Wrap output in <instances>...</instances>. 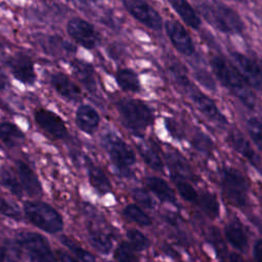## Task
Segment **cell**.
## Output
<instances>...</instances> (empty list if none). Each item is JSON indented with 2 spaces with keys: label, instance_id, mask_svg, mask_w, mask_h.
I'll return each instance as SVG.
<instances>
[{
  "label": "cell",
  "instance_id": "obj_45",
  "mask_svg": "<svg viewBox=\"0 0 262 262\" xmlns=\"http://www.w3.org/2000/svg\"><path fill=\"white\" fill-rule=\"evenodd\" d=\"M229 260H230V262H242L241 257H239L237 254H235V253L230 254V256H229Z\"/></svg>",
  "mask_w": 262,
  "mask_h": 262
},
{
  "label": "cell",
  "instance_id": "obj_18",
  "mask_svg": "<svg viewBox=\"0 0 262 262\" xmlns=\"http://www.w3.org/2000/svg\"><path fill=\"white\" fill-rule=\"evenodd\" d=\"M75 121L82 132L92 135L98 129L100 117L93 106L89 104H81L76 111Z\"/></svg>",
  "mask_w": 262,
  "mask_h": 262
},
{
  "label": "cell",
  "instance_id": "obj_38",
  "mask_svg": "<svg viewBox=\"0 0 262 262\" xmlns=\"http://www.w3.org/2000/svg\"><path fill=\"white\" fill-rule=\"evenodd\" d=\"M131 193H132L133 199L138 204H140L141 206H143L145 208H148V209L154 207L152 199H151V196L149 195V193L146 189H144L142 187H134L131 190Z\"/></svg>",
  "mask_w": 262,
  "mask_h": 262
},
{
  "label": "cell",
  "instance_id": "obj_25",
  "mask_svg": "<svg viewBox=\"0 0 262 262\" xmlns=\"http://www.w3.org/2000/svg\"><path fill=\"white\" fill-rule=\"evenodd\" d=\"M0 140L9 148L18 146L25 140L24 132L13 123L0 122Z\"/></svg>",
  "mask_w": 262,
  "mask_h": 262
},
{
  "label": "cell",
  "instance_id": "obj_1",
  "mask_svg": "<svg viewBox=\"0 0 262 262\" xmlns=\"http://www.w3.org/2000/svg\"><path fill=\"white\" fill-rule=\"evenodd\" d=\"M210 66L218 81L230 91L247 108L254 111L257 99L255 93L247 84L235 66L221 55H213L210 58Z\"/></svg>",
  "mask_w": 262,
  "mask_h": 262
},
{
  "label": "cell",
  "instance_id": "obj_43",
  "mask_svg": "<svg viewBox=\"0 0 262 262\" xmlns=\"http://www.w3.org/2000/svg\"><path fill=\"white\" fill-rule=\"evenodd\" d=\"M56 255H57L60 262H79L78 260H76L75 258L70 256L68 253H66L63 251H60V250H58L56 252Z\"/></svg>",
  "mask_w": 262,
  "mask_h": 262
},
{
  "label": "cell",
  "instance_id": "obj_32",
  "mask_svg": "<svg viewBox=\"0 0 262 262\" xmlns=\"http://www.w3.org/2000/svg\"><path fill=\"white\" fill-rule=\"evenodd\" d=\"M167 162L169 163L170 168H171V175L180 176L185 179L190 177V174H191L190 168L186 164L184 159L181 157V155L179 156V155L173 154V152L169 154L167 156Z\"/></svg>",
  "mask_w": 262,
  "mask_h": 262
},
{
  "label": "cell",
  "instance_id": "obj_5",
  "mask_svg": "<svg viewBox=\"0 0 262 262\" xmlns=\"http://www.w3.org/2000/svg\"><path fill=\"white\" fill-rule=\"evenodd\" d=\"M24 212L27 219L43 231L56 233L63 228L62 217L47 203L27 201L24 204Z\"/></svg>",
  "mask_w": 262,
  "mask_h": 262
},
{
  "label": "cell",
  "instance_id": "obj_13",
  "mask_svg": "<svg viewBox=\"0 0 262 262\" xmlns=\"http://www.w3.org/2000/svg\"><path fill=\"white\" fill-rule=\"evenodd\" d=\"M6 64L10 69L13 77L25 85H34L37 79L34 62L32 58L21 52L8 57Z\"/></svg>",
  "mask_w": 262,
  "mask_h": 262
},
{
  "label": "cell",
  "instance_id": "obj_24",
  "mask_svg": "<svg viewBox=\"0 0 262 262\" xmlns=\"http://www.w3.org/2000/svg\"><path fill=\"white\" fill-rule=\"evenodd\" d=\"M115 79L118 86L124 91L138 93L141 90L139 77L132 69H119L115 74Z\"/></svg>",
  "mask_w": 262,
  "mask_h": 262
},
{
  "label": "cell",
  "instance_id": "obj_28",
  "mask_svg": "<svg viewBox=\"0 0 262 262\" xmlns=\"http://www.w3.org/2000/svg\"><path fill=\"white\" fill-rule=\"evenodd\" d=\"M196 205L202 209V211L210 218H216L220 212L219 202L217 196L210 191H201L198 195Z\"/></svg>",
  "mask_w": 262,
  "mask_h": 262
},
{
  "label": "cell",
  "instance_id": "obj_20",
  "mask_svg": "<svg viewBox=\"0 0 262 262\" xmlns=\"http://www.w3.org/2000/svg\"><path fill=\"white\" fill-rule=\"evenodd\" d=\"M145 184L147 188L163 203H169L172 205L177 204L175 192L169 183L161 177L148 176L145 178Z\"/></svg>",
  "mask_w": 262,
  "mask_h": 262
},
{
  "label": "cell",
  "instance_id": "obj_37",
  "mask_svg": "<svg viewBox=\"0 0 262 262\" xmlns=\"http://www.w3.org/2000/svg\"><path fill=\"white\" fill-rule=\"evenodd\" d=\"M248 133L256 145V147L261 149V122L257 117H251L247 121Z\"/></svg>",
  "mask_w": 262,
  "mask_h": 262
},
{
  "label": "cell",
  "instance_id": "obj_4",
  "mask_svg": "<svg viewBox=\"0 0 262 262\" xmlns=\"http://www.w3.org/2000/svg\"><path fill=\"white\" fill-rule=\"evenodd\" d=\"M101 145L108 155L117 173L125 178L132 177L136 156L131 146L114 132H106L102 135Z\"/></svg>",
  "mask_w": 262,
  "mask_h": 262
},
{
  "label": "cell",
  "instance_id": "obj_27",
  "mask_svg": "<svg viewBox=\"0 0 262 262\" xmlns=\"http://www.w3.org/2000/svg\"><path fill=\"white\" fill-rule=\"evenodd\" d=\"M89 243L91 246L102 254H107L113 248L112 238L108 233L95 226L89 227Z\"/></svg>",
  "mask_w": 262,
  "mask_h": 262
},
{
  "label": "cell",
  "instance_id": "obj_47",
  "mask_svg": "<svg viewBox=\"0 0 262 262\" xmlns=\"http://www.w3.org/2000/svg\"><path fill=\"white\" fill-rule=\"evenodd\" d=\"M1 48H2V45H1V43H0V50H2Z\"/></svg>",
  "mask_w": 262,
  "mask_h": 262
},
{
  "label": "cell",
  "instance_id": "obj_22",
  "mask_svg": "<svg viewBox=\"0 0 262 262\" xmlns=\"http://www.w3.org/2000/svg\"><path fill=\"white\" fill-rule=\"evenodd\" d=\"M224 233L228 243L236 250L245 252L248 248V235L243 224L238 220L229 222L225 228Z\"/></svg>",
  "mask_w": 262,
  "mask_h": 262
},
{
  "label": "cell",
  "instance_id": "obj_46",
  "mask_svg": "<svg viewBox=\"0 0 262 262\" xmlns=\"http://www.w3.org/2000/svg\"><path fill=\"white\" fill-rule=\"evenodd\" d=\"M5 259V253H4V249L2 247H0V262H3Z\"/></svg>",
  "mask_w": 262,
  "mask_h": 262
},
{
  "label": "cell",
  "instance_id": "obj_9",
  "mask_svg": "<svg viewBox=\"0 0 262 262\" xmlns=\"http://www.w3.org/2000/svg\"><path fill=\"white\" fill-rule=\"evenodd\" d=\"M125 9L140 24L152 31L163 29V19L161 14L147 2L138 0L123 1Z\"/></svg>",
  "mask_w": 262,
  "mask_h": 262
},
{
  "label": "cell",
  "instance_id": "obj_16",
  "mask_svg": "<svg viewBox=\"0 0 262 262\" xmlns=\"http://www.w3.org/2000/svg\"><path fill=\"white\" fill-rule=\"evenodd\" d=\"M50 84L56 93L68 101L78 102L82 99L80 87L63 73H53L50 76Z\"/></svg>",
  "mask_w": 262,
  "mask_h": 262
},
{
  "label": "cell",
  "instance_id": "obj_2",
  "mask_svg": "<svg viewBox=\"0 0 262 262\" xmlns=\"http://www.w3.org/2000/svg\"><path fill=\"white\" fill-rule=\"evenodd\" d=\"M196 7L205 20L221 33L241 34L245 30L239 14L222 2L204 1L199 2Z\"/></svg>",
  "mask_w": 262,
  "mask_h": 262
},
{
  "label": "cell",
  "instance_id": "obj_6",
  "mask_svg": "<svg viewBox=\"0 0 262 262\" xmlns=\"http://www.w3.org/2000/svg\"><path fill=\"white\" fill-rule=\"evenodd\" d=\"M220 185L225 199L237 208H244L249 201V183L241 171L223 167L220 171Z\"/></svg>",
  "mask_w": 262,
  "mask_h": 262
},
{
  "label": "cell",
  "instance_id": "obj_44",
  "mask_svg": "<svg viewBox=\"0 0 262 262\" xmlns=\"http://www.w3.org/2000/svg\"><path fill=\"white\" fill-rule=\"evenodd\" d=\"M8 85V78L3 70L0 68V91H3Z\"/></svg>",
  "mask_w": 262,
  "mask_h": 262
},
{
  "label": "cell",
  "instance_id": "obj_40",
  "mask_svg": "<svg viewBox=\"0 0 262 262\" xmlns=\"http://www.w3.org/2000/svg\"><path fill=\"white\" fill-rule=\"evenodd\" d=\"M192 144H193L194 148H196L199 151L204 152V154L210 151L213 146L211 139L206 134H203V133H198L194 136V138L192 140Z\"/></svg>",
  "mask_w": 262,
  "mask_h": 262
},
{
  "label": "cell",
  "instance_id": "obj_11",
  "mask_svg": "<svg viewBox=\"0 0 262 262\" xmlns=\"http://www.w3.org/2000/svg\"><path fill=\"white\" fill-rule=\"evenodd\" d=\"M166 34L173 47L184 56H191L195 53L193 40L186 29L174 19H168L164 25Z\"/></svg>",
  "mask_w": 262,
  "mask_h": 262
},
{
  "label": "cell",
  "instance_id": "obj_26",
  "mask_svg": "<svg viewBox=\"0 0 262 262\" xmlns=\"http://www.w3.org/2000/svg\"><path fill=\"white\" fill-rule=\"evenodd\" d=\"M136 146L142 160L150 169L158 172H162L164 170V163L154 146L143 141L136 142Z\"/></svg>",
  "mask_w": 262,
  "mask_h": 262
},
{
  "label": "cell",
  "instance_id": "obj_31",
  "mask_svg": "<svg viewBox=\"0 0 262 262\" xmlns=\"http://www.w3.org/2000/svg\"><path fill=\"white\" fill-rule=\"evenodd\" d=\"M0 182L1 184L8 189L12 194L17 198L23 196V189L17 179V176L8 168H2L0 171Z\"/></svg>",
  "mask_w": 262,
  "mask_h": 262
},
{
  "label": "cell",
  "instance_id": "obj_23",
  "mask_svg": "<svg viewBox=\"0 0 262 262\" xmlns=\"http://www.w3.org/2000/svg\"><path fill=\"white\" fill-rule=\"evenodd\" d=\"M169 3L174 9V11L183 20V23H185V25H187L193 30L200 29L202 25L201 17L199 16L195 9L188 2L183 0H173V1H170Z\"/></svg>",
  "mask_w": 262,
  "mask_h": 262
},
{
  "label": "cell",
  "instance_id": "obj_36",
  "mask_svg": "<svg viewBox=\"0 0 262 262\" xmlns=\"http://www.w3.org/2000/svg\"><path fill=\"white\" fill-rule=\"evenodd\" d=\"M129 244L135 251H144L149 247V239L137 229H129L127 231Z\"/></svg>",
  "mask_w": 262,
  "mask_h": 262
},
{
  "label": "cell",
  "instance_id": "obj_29",
  "mask_svg": "<svg viewBox=\"0 0 262 262\" xmlns=\"http://www.w3.org/2000/svg\"><path fill=\"white\" fill-rule=\"evenodd\" d=\"M171 179L173 180L177 188V191L179 192L180 196L183 200L192 204H196L199 193L194 189V187L188 182L187 179L182 178L180 176H176V175H171Z\"/></svg>",
  "mask_w": 262,
  "mask_h": 262
},
{
  "label": "cell",
  "instance_id": "obj_41",
  "mask_svg": "<svg viewBox=\"0 0 262 262\" xmlns=\"http://www.w3.org/2000/svg\"><path fill=\"white\" fill-rule=\"evenodd\" d=\"M195 78L196 80L207 89L209 90H215V83L214 80L212 79V77L205 71V72H196L195 73Z\"/></svg>",
  "mask_w": 262,
  "mask_h": 262
},
{
  "label": "cell",
  "instance_id": "obj_34",
  "mask_svg": "<svg viewBox=\"0 0 262 262\" xmlns=\"http://www.w3.org/2000/svg\"><path fill=\"white\" fill-rule=\"evenodd\" d=\"M60 242L66 247H68L75 254V256L77 258H79L82 262H95V258L91 253H89L88 251L83 249L81 246H79L75 241L71 239L70 237H68L66 235H61Z\"/></svg>",
  "mask_w": 262,
  "mask_h": 262
},
{
  "label": "cell",
  "instance_id": "obj_7",
  "mask_svg": "<svg viewBox=\"0 0 262 262\" xmlns=\"http://www.w3.org/2000/svg\"><path fill=\"white\" fill-rule=\"evenodd\" d=\"M15 243L27 253L31 262H57L47 239L37 232H19Z\"/></svg>",
  "mask_w": 262,
  "mask_h": 262
},
{
  "label": "cell",
  "instance_id": "obj_42",
  "mask_svg": "<svg viewBox=\"0 0 262 262\" xmlns=\"http://www.w3.org/2000/svg\"><path fill=\"white\" fill-rule=\"evenodd\" d=\"M261 252H262V242L261 239H258L255 245H254V250H253V254H254V258L256 260V262H261Z\"/></svg>",
  "mask_w": 262,
  "mask_h": 262
},
{
  "label": "cell",
  "instance_id": "obj_35",
  "mask_svg": "<svg viewBox=\"0 0 262 262\" xmlns=\"http://www.w3.org/2000/svg\"><path fill=\"white\" fill-rule=\"evenodd\" d=\"M134 251L129 243L123 242L115 250L114 256L119 262H138V257Z\"/></svg>",
  "mask_w": 262,
  "mask_h": 262
},
{
  "label": "cell",
  "instance_id": "obj_14",
  "mask_svg": "<svg viewBox=\"0 0 262 262\" xmlns=\"http://www.w3.org/2000/svg\"><path fill=\"white\" fill-rule=\"evenodd\" d=\"M233 61L235 62V68L241 73L247 84L251 89L256 91L261 90V70L260 66L251 57L241 53L231 52Z\"/></svg>",
  "mask_w": 262,
  "mask_h": 262
},
{
  "label": "cell",
  "instance_id": "obj_12",
  "mask_svg": "<svg viewBox=\"0 0 262 262\" xmlns=\"http://www.w3.org/2000/svg\"><path fill=\"white\" fill-rule=\"evenodd\" d=\"M36 124L47 134L55 139H66L69 136V130L64 121L55 113L46 110L38 108L34 114Z\"/></svg>",
  "mask_w": 262,
  "mask_h": 262
},
{
  "label": "cell",
  "instance_id": "obj_10",
  "mask_svg": "<svg viewBox=\"0 0 262 262\" xmlns=\"http://www.w3.org/2000/svg\"><path fill=\"white\" fill-rule=\"evenodd\" d=\"M190 100L193 102L195 107L211 122L219 126H226L227 120L224 115L219 111L214 100L208 95L199 90L193 84L185 90Z\"/></svg>",
  "mask_w": 262,
  "mask_h": 262
},
{
  "label": "cell",
  "instance_id": "obj_21",
  "mask_svg": "<svg viewBox=\"0 0 262 262\" xmlns=\"http://www.w3.org/2000/svg\"><path fill=\"white\" fill-rule=\"evenodd\" d=\"M85 166L87 168V175H88V179L91 186L100 194H105L111 192L112 183L107 178V176L105 175V173L103 172V170L100 167L93 164L91 160L87 158H86Z\"/></svg>",
  "mask_w": 262,
  "mask_h": 262
},
{
  "label": "cell",
  "instance_id": "obj_15",
  "mask_svg": "<svg viewBox=\"0 0 262 262\" xmlns=\"http://www.w3.org/2000/svg\"><path fill=\"white\" fill-rule=\"evenodd\" d=\"M227 141L229 145L239 155H242L245 159L249 161V163L257 169L258 172L261 171V161L259 155L255 151L251 143L249 142L248 139L244 136V134L236 129L231 130L228 133L227 136Z\"/></svg>",
  "mask_w": 262,
  "mask_h": 262
},
{
  "label": "cell",
  "instance_id": "obj_19",
  "mask_svg": "<svg viewBox=\"0 0 262 262\" xmlns=\"http://www.w3.org/2000/svg\"><path fill=\"white\" fill-rule=\"evenodd\" d=\"M71 67L74 75L80 81V83L89 92L95 93L97 91V81L92 66L83 60L74 59L71 62Z\"/></svg>",
  "mask_w": 262,
  "mask_h": 262
},
{
  "label": "cell",
  "instance_id": "obj_33",
  "mask_svg": "<svg viewBox=\"0 0 262 262\" xmlns=\"http://www.w3.org/2000/svg\"><path fill=\"white\" fill-rule=\"evenodd\" d=\"M123 215L127 219L141 226H149L151 224L150 217L142 209H140L137 205L134 204L127 205L123 210Z\"/></svg>",
  "mask_w": 262,
  "mask_h": 262
},
{
  "label": "cell",
  "instance_id": "obj_30",
  "mask_svg": "<svg viewBox=\"0 0 262 262\" xmlns=\"http://www.w3.org/2000/svg\"><path fill=\"white\" fill-rule=\"evenodd\" d=\"M44 50L46 49L51 54H59V53H72L75 51V46L66 42L63 39L56 36L47 37L44 42H42Z\"/></svg>",
  "mask_w": 262,
  "mask_h": 262
},
{
  "label": "cell",
  "instance_id": "obj_3",
  "mask_svg": "<svg viewBox=\"0 0 262 262\" xmlns=\"http://www.w3.org/2000/svg\"><path fill=\"white\" fill-rule=\"evenodd\" d=\"M116 107L122 124L137 136L154 123L152 110L140 99L121 98L116 102Z\"/></svg>",
  "mask_w": 262,
  "mask_h": 262
},
{
  "label": "cell",
  "instance_id": "obj_17",
  "mask_svg": "<svg viewBox=\"0 0 262 262\" xmlns=\"http://www.w3.org/2000/svg\"><path fill=\"white\" fill-rule=\"evenodd\" d=\"M15 170L23 191L30 196L42 194V184L37 174L28 164L18 160L15 162Z\"/></svg>",
  "mask_w": 262,
  "mask_h": 262
},
{
  "label": "cell",
  "instance_id": "obj_39",
  "mask_svg": "<svg viewBox=\"0 0 262 262\" xmlns=\"http://www.w3.org/2000/svg\"><path fill=\"white\" fill-rule=\"evenodd\" d=\"M0 213L13 219L20 218V212L18 208L14 204L3 199L2 196H0Z\"/></svg>",
  "mask_w": 262,
  "mask_h": 262
},
{
  "label": "cell",
  "instance_id": "obj_8",
  "mask_svg": "<svg viewBox=\"0 0 262 262\" xmlns=\"http://www.w3.org/2000/svg\"><path fill=\"white\" fill-rule=\"evenodd\" d=\"M70 37L86 49L95 48L100 42V35L93 25L82 17H72L67 24Z\"/></svg>",
  "mask_w": 262,
  "mask_h": 262
}]
</instances>
